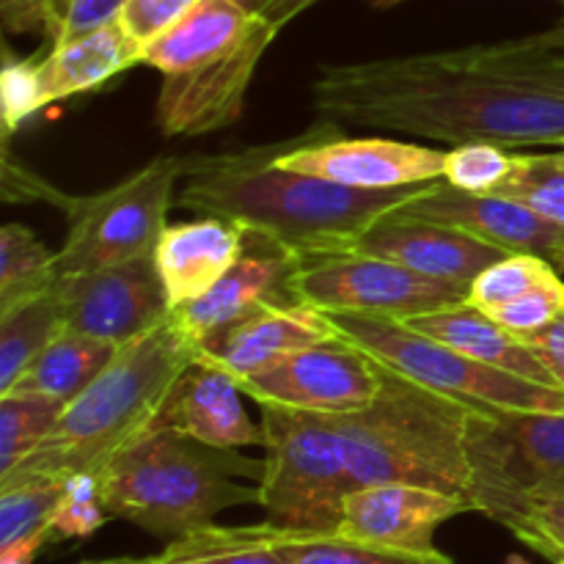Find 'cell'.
Returning <instances> with one entry per match:
<instances>
[{
	"label": "cell",
	"mask_w": 564,
	"mask_h": 564,
	"mask_svg": "<svg viewBox=\"0 0 564 564\" xmlns=\"http://www.w3.org/2000/svg\"><path fill=\"white\" fill-rule=\"evenodd\" d=\"M319 119L446 147H564V53L538 36L319 66Z\"/></svg>",
	"instance_id": "1"
},
{
	"label": "cell",
	"mask_w": 564,
	"mask_h": 564,
	"mask_svg": "<svg viewBox=\"0 0 564 564\" xmlns=\"http://www.w3.org/2000/svg\"><path fill=\"white\" fill-rule=\"evenodd\" d=\"M286 141L187 158L176 193L182 209L262 231L301 253L347 251L375 220L402 207L424 185L364 191L275 165Z\"/></svg>",
	"instance_id": "2"
},
{
	"label": "cell",
	"mask_w": 564,
	"mask_h": 564,
	"mask_svg": "<svg viewBox=\"0 0 564 564\" xmlns=\"http://www.w3.org/2000/svg\"><path fill=\"white\" fill-rule=\"evenodd\" d=\"M198 358L174 312L138 339L119 347L113 361L64 405L47 438L0 485L22 479L99 477L119 452L152 430L160 405L187 364Z\"/></svg>",
	"instance_id": "3"
},
{
	"label": "cell",
	"mask_w": 564,
	"mask_h": 564,
	"mask_svg": "<svg viewBox=\"0 0 564 564\" xmlns=\"http://www.w3.org/2000/svg\"><path fill=\"white\" fill-rule=\"evenodd\" d=\"M262 474L264 457L154 430L102 468L97 490L110 518L171 543L231 507L259 505Z\"/></svg>",
	"instance_id": "4"
},
{
	"label": "cell",
	"mask_w": 564,
	"mask_h": 564,
	"mask_svg": "<svg viewBox=\"0 0 564 564\" xmlns=\"http://www.w3.org/2000/svg\"><path fill=\"white\" fill-rule=\"evenodd\" d=\"M471 411L477 408L380 364L378 397L358 411L334 416L352 490L383 482L422 485L474 507L466 455Z\"/></svg>",
	"instance_id": "5"
},
{
	"label": "cell",
	"mask_w": 564,
	"mask_h": 564,
	"mask_svg": "<svg viewBox=\"0 0 564 564\" xmlns=\"http://www.w3.org/2000/svg\"><path fill=\"white\" fill-rule=\"evenodd\" d=\"M264 474L259 507L264 521L286 532H339L341 505L352 485L334 413L259 405Z\"/></svg>",
	"instance_id": "6"
},
{
	"label": "cell",
	"mask_w": 564,
	"mask_h": 564,
	"mask_svg": "<svg viewBox=\"0 0 564 564\" xmlns=\"http://www.w3.org/2000/svg\"><path fill=\"white\" fill-rule=\"evenodd\" d=\"M474 507L512 529L538 501L564 499V411H471Z\"/></svg>",
	"instance_id": "7"
},
{
	"label": "cell",
	"mask_w": 564,
	"mask_h": 564,
	"mask_svg": "<svg viewBox=\"0 0 564 564\" xmlns=\"http://www.w3.org/2000/svg\"><path fill=\"white\" fill-rule=\"evenodd\" d=\"M185 171L187 158L163 154L94 196L47 193L50 202L64 209L69 224L55 259L58 275L91 273L154 253L169 226L176 185L185 180Z\"/></svg>",
	"instance_id": "8"
},
{
	"label": "cell",
	"mask_w": 564,
	"mask_h": 564,
	"mask_svg": "<svg viewBox=\"0 0 564 564\" xmlns=\"http://www.w3.org/2000/svg\"><path fill=\"white\" fill-rule=\"evenodd\" d=\"M328 319L341 339L361 347L391 372L455 397L477 411H564V389L560 386L534 383L474 361L419 334L402 319L369 314H328Z\"/></svg>",
	"instance_id": "9"
},
{
	"label": "cell",
	"mask_w": 564,
	"mask_h": 564,
	"mask_svg": "<svg viewBox=\"0 0 564 564\" xmlns=\"http://www.w3.org/2000/svg\"><path fill=\"white\" fill-rule=\"evenodd\" d=\"M290 295L325 314L408 319L468 301V286L369 253L317 251L301 253Z\"/></svg>",
	"instance_id": "10"
},
{
	"label": "cell",
	"mask_w": 564,
	"mask_h": 564,
	"mask_svg": "<svg viewBox=\"0 0 564 564\" xmlns=\"http://www.w3.org/2000/svg\"><path fill=\"white\" fill-rule=\"evenodd\" d=\"M242 394L257 405L292 411L352 413L380 391V364L350 341H325L279 358L262 372L240 380Z\"/></svg>",
	"instance_id": "11"
},
{
	"label": "cell",
	"mask_w": 564,
	"mask_h": 564,
	"mask_svg": "<svg viewBox=\"0 0 564 564\" xmlns=\"http://www.w3.org/2000/svg\"><path fill=\"white\" fill-rule=\"evenodd\" d=\"M275 165L347 187L386 191L444 180L446 152L394 138H341L339 124L323 119L319 130L290 138Z\"/></svg>",
	"instance_id": "12"
},
{
	"label": "cell",
	"mask_w": 564,
	"mask_h": 564,
	"mask_svg": "<svg viewBox=\"0 0 564 564\" xmlns=\"http://www.w3.org/2000/svg\"><path fill=\"white\" fill-rule=\"evenodd\" d=\"M64 323L69 330L121 347L171 314L154 253L91 273L55 279Z\"/></svg>",
	"instance_id": "13"
},
{
	"label": "cell",
	"mask_w": 564,
	"mask_h": 564,
	"mask_svg": "<svg viewBox=\"0 0 564 564\" xmlns=\"http://www.w3.org/2000/svg\"><path fill=\"white\" fill-rule=\"evenodd\" d=\"M279 31V25L259 14L251 36L235 53L191 72L163 75L154 108L160 132L165 138H193L235 124L246 110L253 72Z\"/></svg>",
	"instance_id": "14"
},
{
	"label": "cell",
	"mask_w": 564,
	"mask_h": 564,
	"mask_svg": "<svg viewBox=\"0 0 564 564\" xmlns=\"http://www.w3.org/2000/svg\"><path fill=\"white\" fill-rule=\"evenodd\" d=\"M463 512H474V507L422 485H367L345 496L339 534L380 549L433 556L441 554L435 532Z\"/></svg>",
	"instance_id": "15"
},
{
	"label": "cell",
	"mask_w": 564,
	"mask_h": 564,
	"mask_svg": "<svg viewBox=\"0 0 564 564\" xmlns=\"http://www.w3.org/2000/svg\"><path fill=\"white\" fill-rule=\"evenodd\" d=\"M394 213L463 229L496 248L510 253H534L549 262L564 242V226L543 218L527 204L496 193L460 191L446 180L430 182L419 196L397 207Z\"/></svg>",
	"instance_id": "16"
},
{
	"label": "cell",
	"mask_w": 564,
	"mask_h": 564,
	"mask_svg": "<svg viewBox=\"0 0 564 564\" xmlns=\"http://www.w3.org/2000/svg\"><path fill=\"white\" fill-rule=\"evenodd\" d=\"M301 264V251L262 235L242 229V253L229 273L196 303L171 308L180 328L202 345L209 334L246 317L253 308L273 301H295L290 284Z\"/></svg>",
	"instance_id": "17"
},
{
	"label": "cell",
	"mask_w": 564,
	"mask_h": 564,
	"mask_svg": "<svg viewBox=\"0 0 564 564\" xmlns=\"http://www.w3.org/2000/svg\"><path fill=\"white\" fill-rule=\"evenodd\" d=\"M339 339V330L319 308L301 301H273L209 334L198 345V358L242 380L290 352Z\"/></svg>",
	"instance_id": "18"
},
{
	"label": "cell",
	"mask_w": 564,
	"mask_h": 564,
	"mask_svg": "<svg viewBox=\"0 0 564 564\" xmlns=\"http://www.w3.org/2000/svg\"><path fill=\"white\" fill-rule=\"evenodd\" d=\"M347 251L389 259L430 279L455 281L466 286L485 268L510 253L463 229L422 218H405L394 209L375 220L361 237H356Z\"/></svg>",
	"instance_id": "19"
},
{
	"label": "cell",
	"mask_w": 564,
	"mask_h": 564,
	"mask_svg": "<svg viewBox=\"0 0 564 564\" xmlns=\"http://www.w3.org/2000/svg\"><path fill=\"white\" fill-rule=\"evenodd\" d=\"M180 433L209 446L242 449L264 446L262 424L242 408L240 380L215 364L196 358L174 380L149 433Z\"/></svg>",
	"instance_id": "20"
},
{
	"label": "cell",
	"mask_w": 564,
	"mask_h": 564,
	"mask_svg": "<svg viewBox=\"0 0 564 564\" xmlns=\"http://www.w3.org/2000/svg\"><path fill=\"white\" fill-rule=\"evenodd\" d=\"M242 253V229L220 218H198L165 226L154 262L163 275L171 308L207 295Z\"/></svg>",
	"instance_id": "21"
},
{
	"label": "cell",
	"mask_w": 564,
	"mask_h": 564,
	"mask_svg": "<svg viewBox=\"0 0 564 564\" xmlns=\"http://www.w3.org/2000/svg\"><path fill=\"white\" fill-rule=\"evenodd\" d=\"M402 323L479 364L505 369V372L534 380V383L560 386L521 336L507 330L488 312H482V308L468 301L457 303V306L435 308V312L427 314H416V317H408Z\"/></svg>",
	"instance_id": "22"
},
{
	"label": "cell",
	"mask_w": 564,
	"mask_h": 564,
	"mask_svg": "<svg viewBox=\"0 0 564 564\" xmlns=\"http://www.w3.org/2000/svg\"><path fill=\"white\" fill-rule=\"evenodd\" d=\"M138 64H143V44L127 33L121 20L64 44H53V50L36 61L44 105L99 88Z\"/></svg>",
	"instance_id": "23"
},
{
	"label": "cell",
	"mask_w": 564,
	"mask_h": 564,
	"mask_svg": "<svg viewBox=\"0 0 564 564\" xmlns=\"http://www.w3.org/2000/svg\"><path fill=\"white\" fill-rule=\"evenodd\" d=\"M259 14H251L235 0H198L176 25L143 50V64L160 75H180L196 66L235 53L251 31Z\"/></svg>",
	"instance_id": "24"
},
{
	"label": "cell",
	"mask_w": 564,
	"mask_h": 564,
	"mask_svg": "<svg viewBox=\"0 0 564 564\" xmlns=\"http://www.w3.org/2000/svg\"><path fill=\"white\" fill-rule=\"evenodd\" d=\"M119 347L94 336L64 328L20 375L9 391L22 394H44L53 400L69 402L113 361ZM6 391V394H9Z\"/></svg>",
	"instance_id": "25"
},
{
	"label": "cell",
	"mask_w": 564,
	"mask_h": 564,
	"mask_svg": "<svg viewBox=\"0 0 564 564\" xmlns=\"http://www.w3.org/2000/svg\"><path fill=\"white\" fill-rule=\"evenodd\" d=\"M66 328L55 284L0 308V394L11 389L33 358Z\"/></svg>",
	"instance_id": "26"
},
{
	"label": "cell",
	"mask_w": 564,
	"mask_h": 564,
	"mask_svg": "<svg viewBox=\"0 0 564 564\" xmlns=\"http://www.w3.org/2000/svg\"><path fill=\"white\" fill-rule=\"evenodd\" d=\"M152 564H284L275 551V529L264 523L253 527H209L196 529L180 540H171Z\"/></svg>",
	"instance_id": "27"
},
{
	"label": "cell",
	"mask_w": 564,
	"mask_h": 564,
	"mask_svg": "<svg viewBox=\"0 0 564 564\" xmlns=\"http://www.w3.org/2000/svg\"><path fill=\"white\" fill-rule=\"evenodd\" d=\"M275 529V527H273ZM275 551L284 564H452L446 554H408L380 549L339 532H286L275 529Z\"/></svg>",
	"instance_id": "28"
},
{
	"label": "cell",
	"mask_w": 564,
	"mask_h": 564,
	"mask_svg": "<svg viewBox=\"0 0 564 564\" xmlns=\"http://www.w3.org/2000/svg\"><path fill=\"white\" fill-rule=\"evenodd\" d=\"M58 251H50L28 226L6 224L0 229V308L50 290L58 279Z\"/></svg>",
	"instance_id": "29"
},
{
	"label": "cell",
	"mask_w": 564,
	"mask_h": 564,
	"mask_svg": "<svg viewBox=\"0 0 564 564\" xmlns=\"http://www.w3.org/2000/svg\"><path fill=\"white\" fill-rule=\"evenodd\" d=\"M516 163L510 176L496 187V196L516 198L543 218L564 226V147H545L543 152L512 149Z\"/></svg>",
	"instance_id": "30"
},
{
	"label": "cell",
	"mask_w": 564,
	"mask_h": 564,
	"mask_svg": "<svg viewBox=\"0 0 564 564\" xmlns=\"http://www.w3.org/2000/svg\"><path fill=\"white\" fill-rule=\"evenodd\" d=\"M64 405L44 394H0V477L14 471L47 438Z\"/></svg>",
	"instance_id": "31"
},
{
	"label": "cell",
	"mask_w": 564,
	"mask_h": 564,
	"mask_svg": "<svg viewBox=\"0 0 564 564\" xmlns=\"http://www.w3.org/2000/svg\"><path fill=\"white\" fill-rule=\"evenodd\" d=\"M66 479H22L0 485V545H9L53 521L64 501Z\"/></svg>",
	"instance_id": "32"
},
{
	"label": "cell",
	"mask_w": 564,
	"mask_h": 564,
	"mask_svg": "<svg viewBox=\"0 0 564 564\" xmlns=\"http://www.w3.org/2000/svg\"><path fill=\"white\" fill-rule=\"evenodd\" d=\"M551 270H554V264L543 257H534V253H507L505 259L485 268L468 284V303L490 314L512 303L516 297H521L523 292L532 290Z\"/></svg>",
	"instance_id": "33"
},
{
	"label": "cell",
	"mask_w": 564,
	"mask_h": 564,
	"mask_svg": "<svg viewBox=\"0 0 564 564\" xmlns=\"http://www.w3.org/2000/svg\"><path fill=\"white\" fill-rule=\"evenodd\" d=\"M516 152L496 143H463L446 152L444 180L468 193H494L510 176Z\"/></svg>",
	"instance_id": "34"
},
{
	"label": "cell",
	"mask_w": 564,
	"mask_h": 564,
	"mask_svg": "<svg viewBox=\"0 0 564 564\" xmlns=\"http://www.w3.org/2000/svg\"><path fill=\"white\" fill-rule=\"evenodd\" d=\"M564 314V281L560 270H551L545 279H540L538 284L529 292H523L521 297H516L507 306L490 312V317L496 323L505 325L507 330L518 336L534 334V330H543L545 325L554 323L556 317Z\"/></svg>",
	"instance_id": "35"
},
{
	"label": "cell",
	"mask_w": 564,
	"mask_h": 564,
	"mask_svg": "<svg viewBox=\"0 0 564 564\" xmlns=\"http://www.w3.org/2000/svg\"><path fill=\"white\" fill-rule=\"evenodd\" d=\"M108 518L110 516L99 501L97 477H75L69 479L64 501L55 510L50 527H53V538L58 543V540L91 538Z\"/></svg>",
	"instance_id": "36"
},
{
	"label": "cell",
	"mask_w": 564,
	"mask_h": 564,
	"mask_svg": "<svg viewBox=\"0 0 564 564\" xmlns=\"http://www.w3.org/2000/svg\"><path fill=\"white\" fill-rule=\"evenodd\" d=\"M0 99H3L6 135H11L28 116L47 108L42 97V86H39L36 61H6L3 75H0Z\"/></svg>",
	"instance_id": "37"
},
{
	"label": "cell",
	"mask_w": 564,
	"mask_h": 564,
	"mask_svg": "<svg viewBox=\"0 0 564 564\" xmlns=\"http://www.w3.org/2000/svg\"><path fill=\"white\" fill-rule=\"evenodd\" d=\"M518 540L556 562L564 556V499L538 501L523 512L521 521L510 529Z\"/></svg>",
	"instance_id": "38"
},
{
	"label": "cell",
	"mask_w": 564,
	"mask_h": 564,
	"mask_svg": "<svg viewBox=\"0 0 564 564\" xmlns=\"http://www.w3.org/2000/svg\"><path fill=\"white\" fill-rule=\"evenodd\" d=\"M196 3L198 0H124L119 20L127 28V33L147 50V44L163 36Z\"/></svg>",
	"instance_id": "39"
},
{
	"label": "cell",
	"mask_w": 564,
	"mask_h": 564,
	"mask_svg": "<svg viewBox=\"0 0 564 564\" xmlns=\"http://www.w3.org/2000/svg\"><path fill=\"white\" fill-rule=\"evenodd\" d=\"M72 0H0V20L9 33H39L55 42Z\"/></svg>",
	"instance_id": "40"
},
{
	"label": "cell",
	"mask_w": 564,
	"mask_h": 564,
	"mask_svg": "<svg viewBox=\"0 0 564 564\" xmlns=\"http://www.w3.org/2000/svg\"><path fill=\"white\" fill-rule=\"evenodd\" d=\"M121 6H124V0H72L64 28H61L58 39L53 44H64L69 39H77L83 33H91L97 28L108 25V22L119 20Z\"/></svg>",
	"instance_id": "41"
},
{
	"label": "cell",
	"mask_w": 564,
	"mask_h": 564,
	"mask_svg": "<svg viewBox=\"0 0 564 564\" xmlns=\"http://www.w3.org/2000/svg\"><path fill=\"white\" fill-rule=\"evenodd\" d=\"M521 339L532 347L534 356L545 364V369L554 375L556 383L564 389V314L551 325H545L543 330H534V334L521 336Z\"/></svg>",
	"instance_id": "42"
},
{
	"label": "cell",
	"mask_w": 564,
	"mask_h": 564,
	"mask_svg": "<svg viewBox=\"0 0 564 564\" xmlns=\"http://www.w3.org/2000/svg\"><path fill=\"white\" fill-rule=\"evenodd\" d=\"M50 543H55V538H53V527L47 523V527L36 529V532L14 540V543L0 545V564H33V560L39 556V551Z\"/></svg>",
	"instance_id": "43"
},
{
	"label": "cell",
	"mask_w": 564,
	"mask_h": 564,
	"mask_svg": "<svg viewBox=\"0 0 564 564\" xmlns=\"http://www.w3.org/2000/svg\"><path fill=\"white\" fill-rule=\"evenodd\" d=\"M314 3H319V0H275V3L270 6V9L264 11L262 17H264V20L273 22V25L284 28L286 22L295 20V17L301 14V11H306L308 6H314ZM369 3L378 6V9H389V6L402 3V0H369Z\"/></svg>",
	"instance_id": "44"
},
{
	"label": "cell",
	"mask_w": 564,
	"mask_h": 564,
	"mask_svg": "<svg viewBox=\"0 0 564 564\" xmlns=\"http://www.w3.org/2000/svg\"><path fill=\"white\" fill-rule=\"evenodd\" d=\"M534 36H538L543 44H549V47L562 50V53H564V20L556 22V25L545 28V31L534 33Z\"/></svg>",
	"instance_id": "45"
},
{
	"label": "cell",
	"mask_w": 564,
	"mask_h": 564,
	"mask_svg": "<svg viewBox=\"0 0 564 564\" xmlns=\"http://www.w3.org/2000/svg\"><path fill=\"white\" fill-rule=\"evenodd\" d=\"M235 3H240L242 9H248L251 14H264V11H268L275 0H235Z\"/></svg>",
	"instance_id": "46"
},
{
	"label": "cell",
	"mask_w": 564,
	"mask_h": 564,
	"mask_svg": "<svg viewBox=\"0 0 564 564\" xmlns=\"http://www.w3.org/2000/svg\"><path fill=\"white\" fill-rule=\"evenodd\" d=\"M94 564H152V556H149V560H132V556H121V560H105V562H94Z\"/></svg>",
	"instance_id": "47"
},
{
	"label": "cell",
	"mask_w": 564,
	"mask_h": 564,
	"mask_svg": "<svg viewBox=\"0 0 564 564\" xmlns=\"http://www.w3.org/2000/svg\"><path fill=\"white\" fill-rule=\"evenodd\" d=\"M551 264H554V268L560 270V273H564V242H562L560 248H556L554 257H551Z\"/></svg>",
	"instance_id": "48"
},
{
	"label": "cell",
	"mask_w": 564,
	"mask_h": 564,
	"mask_svg": "<svg viewBox=\"0 0 564 564\" xmlns=\"http://www.w3.org/2000/svg\"><path fill=\"white\" fill-rule=\"evenodd\" d=\"M507 564H529V562H523V560H521V556H512V560H510V562H507Z\"/></svg>",
	"instance_id": "49"
},
{
	"label": "cell",
	"mask_w": 564,
	"mask_h": 564,
	"mask_svg": "<svg viewBox=\"0 0 564 564\" xmlns=\"http://www.w3.org/2000/svg\"><path fill=\"white\" fill-rule=\"evenodd\" d=\"M554 564H564V556H562V560H556V562H554Z\"/></svg>",
	"instance_id": "50"
},
{
	"label": "cell",
	"mask_w": 564,
	"mask_h": 564,
	"mask_svg": "<svg viewBox=\"0 0 564 564\" xmlns=\"http://www.w3.org/2000/svg\"><path fill=\"white\" fill-rule=\"evenodd\" d=\"M80 564H94V562H80Z\"/></svg>",
	"instance_id": "51"
}]
</instances>
